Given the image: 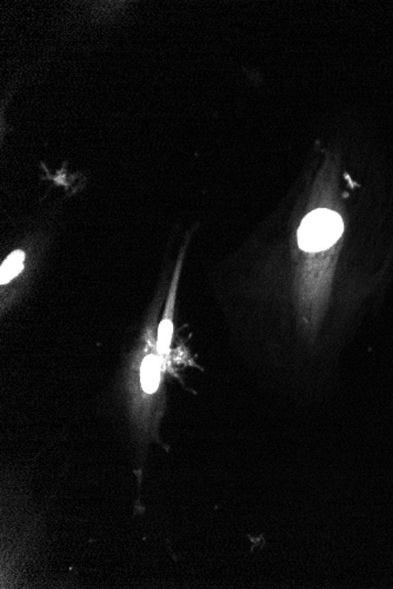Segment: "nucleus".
Listing matches in <instances>:
<instances>
[{
    "instance_id": "obj_1",
    "label": "nucleus",
    "mask_w": 393,
    "mask_h": 589,
    "mask_svg": "<svg viewBox=\"0 0 393 589\" xmlns=\"http://www.w3.org/2000/svg\"><path fill=\"white\" fill-rule=\"evenodd\" d=\"M343 230V220L333 211H313L299 227V246L307 252L324 251L337 243Z\"/></svg>"
},
{
    "instance_id": "obj_2",
    "label": "nucleus",
    "mask_w": 393,
    "mask_h": 589,
    "mask_svg": "<svg viewBox=\"0 0 393 589\" xmlns=\"http://www.w3.org/2000/svg\"><path fill=\"white\" fill-rule=\"evenodd\" d=\"M141 386L146 393H154L159 385V363L154 355H149L144 359L141 365Z\"/></svg>"
},
{
    "instance_id": "obj_3",
    "label": "nucleus",
    "mask_w": 393,
    "mask_h": 589,
    "mask_svg": "<svg viewBox=\"0 0 393 589\" xmlns=\"http://www.w3.org/2000/svg\"><path fill=\"white\" fill-rule=\"evenodd\" d=\"M25 260V254L23 251H14L11 253L0 268V284H8L9 281L12 280L14 276H17L23 269Z\"/></svg>"
},
{
    "instance_id": "obj_4",
    "label": "nucleus",
    "mask_w": 393,
    "mask_h": 589,
    "mask_svg": "<svg viewBox=\"0 0 393 589\" xmlns=\"http://www.w3.org/2000/svg\"><path fill=\"white\" fill-rule=\"evenodd\" d=\"M171 337H172V322L171 320H163L159 327V334H158V348L164 353L167 347L170 346Z\"/></svg>"
}]
</instances>
